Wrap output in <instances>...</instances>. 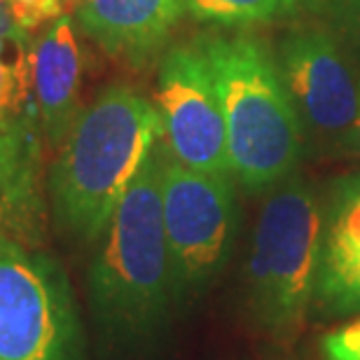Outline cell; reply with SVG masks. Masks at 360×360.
<instances>
[{"label":"cell","instance_id":"5bb4252c","mask_svg":"<svg viewBox=\"0 0 360 360\" xmlns=\"http://www.w3.org/2000/svg\"><path fill=\"white\" fill-rule=\"evenodd\" d=\"M360 66V0H304Z\"/></svg>","mask_w":360,"mask_h":360},{"label":"cell","instance_id":"8992f818","mask_svg":"<svg viewBox=\"0 0 360 360\" xmlns=\"http://www.w3.org/2000/svg\"><path fill=\"white\" fill-rule=\"evenodd\" d=\"M162 215L178 297L185 300L211 285L232 255L239 232L236 180L187 169L162 146Z\"/></svg>","mask_w":360,"mask_h":360},{"label":"cell","instance_id":"3957f363","mask_svg":"<svg viewBox=\"0 0 360 360\" xmlns=\"http://www.w3.org/2000/svg\"><path fill=\"white\" fill-rule=\"evenodd\" d=\"M199 42L225 120L232 178L248 194H267L297 171L307 150L271 47L250 31H213Z\"/></svg>","mask_w":360,"mask_h":360},{"label":"cell","instance_id":"9c48e42d","mask_svg":"<svg viewBox=\"0 0 360 360\" xmlns=\"http://www.w3.org/2000/svg\"><path fill=\"white\" fill-rule=\"evenodd\" d=\"M155 108L160 112L162 146L171 160L194 171L232 176L225 120L199 38L164 49Z\"/></svg>","mask_w":360,"mask_h":360},{"label":"cell","instance_id":"7c38bea8","mask_svg":"<svg viewBox=\"0 0 360 360\" xmlns=\"http://www.w3.org/2000/svg\"><path fill=\"white\" fill-rule=\"evenodd\" d=\"M80 35L75 19L66 12L42 28L33 45V94L49 148L59 150L80 117Z\"/></svg>","mask_w":360,"mask_h":360},{"label":"cell","instance_id":"9a60e30c","mask_svg":"<svg viewBox=\"0 0 360 360\" xmlns=\"http://www.w3.org/2000/svg\"><path fill=\"white\" fill-rule=\"evenodd\" d=\"M7 5L14 21L28 33L47 28L54 19L66 14L63 0H7Z\"/></svg>","mask_w":360,"mask_h":360},{"label":"cell","instance_id":"d6986e66","mask_svg":"<svg viewBox=\"0 0 360 360\" xmlns=\"http://www.w3.org/2000/svg\"><path fill=\"white\" fill-rule=\"evenodd\" d=\"M80 3H82V0H63V5H66V10H68V7H77Z\"/></svg>","mask_w":360,"mask_h":360},{"label":"cell","instance_id":"277c9868","mask_svg":"<svg viewBox=\"0 0 360 360\" xmlns=\"http://www.w3.org/2000/svg\"><path fill=\"white\" fill-rule=\"evenodd\" d=\"M321 257V194L295 171L264 194L248 255V302L257 323L288 337L314 304Z\"/></svg>","mask_w":360,"mask_h":360},{"label":"cell","instance_id":"8fae6325","mask_svg":"<svg viewBox=\"0 0 360 360\" xmlns=\"http://www.w3.org/2000/svg\"><path fill=\"white\" fill-rule=\"evenodd\" d=\"M187 17L185 0H82L75 24L108 56L146 68L169 47V38Z\"/></svg>","mask_w":360,"mask_h":360},{"label":"cell","instance_id":"ba28073f","mask_svg":"<svg viewBox=\"0 0 360 360\" xmlns=\"http://www.w3.org/2000/svg\"><path fill=\"white\" fill-rule=\"evenodd\" d=\"M42 139L33 56L0 54V236L26 246L45 239Z\"/></svg>","mask_w":360,"mask_h":360},{"label":"cell","instance_id":"e0dca14e","mask_svg":"<svg viewBox=\"0 0 360 360\" xmlns=\"http://www.w3.org/2000/svg\"><path fill=\"white\" fill-rule=\"evenodd\" d=\"M33 33L24 31L14 21L7 0H0V54L3 56H33Z\"/></svg>","mask_w":360,"mask_h":360},{"label":"cell","instance_id":"52a82bcc","mask_svg":"<svg viewBox=\"0 0 360 360\" xmlns=\"http://www.w3.org/2000/svg\"><path fill=\"white\" fill-rule=\"evenodd\" d=\"M269 47L307 146L344 153L360 110V66L319 19L292 21Z\"/></svg>","mask_w":360,"mask_h":360},{"label":"cell","instance_id":"30bf717a","mask_svg":"<svg viewBox=\"0 0 360 360\" xmlns=\"http://www.w3.org/2000/svg\"><path fill=\"white\" fill-rule=\"evenodd\" d=\"M311 309L326 319L360 316V171L321 197V257Z\"/></svg>","mask_w":360,"mask_h":360},{"label":"cell","instance_id":"4fadbf2b","mask_svg":"<svg viewBox=\"0 0 360 360\" xmlns=\"http://www.w3.org/2000/svg\"><path fill=\"white\" fill-rule=\"evenodd\" d=\"M302 7L304 0H185L187 17L220 31H250L295 19Z\"/></svg>","mask_w":360,"mask_h":360},{"label":"cell","instance_id":"ac0fdd59","mask_svg":"<svg viewBox=\"0 0 360 360\" xmlns=\"http://www.w3.org/2000/svg\"><path fill=\"white\" fill-rule=\"evenodd\" d=\"M344 155H354V157H360V110H358V120L354 129H351V136L347 141V146H344Z\"/></svg>","mask_w":360,"mask_h":360},{"label":"cell","instance_id":"7a4b0ae2","mask_svg":"<svg viewBox=\"0 0 360 360\" xmlns=\"http://www.w3.org/2000/svg\"><path fill=\"white\" fill-rule=\"evenodd\" d=\"M162 139L155 101L115 82L82 108L49 169L54 222L77 241H98L127 187Z\"/></svg>","mask_w":360,"mask_h":360},{"label":"cell","instance_id":"5b68a950","mask_svg":"<svg viewBox=\"0 0 360 360\" xmlns=\"http://www.w3.org/2000/svg\"><path fill=\"white\" fill-rule=\"evenodd\" d=\"M0 360H84L82 323L61 262L0 236Z\"/></svg>","mask_w":360,"mask_h":360},{"label":"cell","instance_id":"2e32d148","mask_svg":"<svg viewBox=\"0 0 360 360\" xmlns=\"http://www.w3.org/2000/svg\"><path fill=\"white\" fill-rule=\"evenodd\" d=\"M321 354L326 360H360V316L323 335Z\"/></svg>","mask_w":360,"mask_h":360},{"label":"cell","instance_id":"6da1fadb","mask_svg":"<svg viewBox=\"0 0 360 360\" xmlns=\"http://www.w3.org/2000/svg\"><path fill=\"white\" fill-rule=\"evenodd\" d=\"M87 290L101 333L122 344L153 340L180 302L162 215V143L143 162L101 234Z\"/></svg>","mask_w":360,"mask_h":360}]
</instances>
